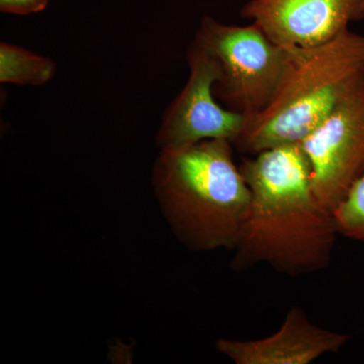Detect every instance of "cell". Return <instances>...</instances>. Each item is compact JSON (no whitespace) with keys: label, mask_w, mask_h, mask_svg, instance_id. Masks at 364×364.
<instances>
[{"label":"cell","mask_w":364,"mask_h":364,"mask_svg":"<svg viewBox=\"0 0 364 364\" xmlns=\"http://www.w3.org/2000/svg\"><path fill=\"white\" fill-rule=\"evenodd\" d=\"M188 59V82L165 114L158 134L160 147L172 149L210 139H226L233 144L246 117L215 102L214 85L221 76L217 61L195 41Z\"/></svg>","instance_id":"6"},{"label":"cell","mask_w":364,"mask_h":364,"mask_svg":"<svg viewBox=\"0 0 364 364\" xmlns=\"http://www.w3.org/2000/svg\"><path fill=\"white\" fill-rule=\"evenodd\" d=\"M301 145L314 193L333 213L364 173V76Z\"/></svg>","instance_id":"5"},{"label":"cell","mask_w":364,"mask_h":364,"mask_svg":"<svg viewBox=\"0 0 364 364\" xmlns=\"http://www.w3.org/2000/svg\"><path fill=\"white\" fill-rule=\"evenodd\" d=\"M350 335L314 324L301 306L287 311L277 332L256 340L220 339L217 350L236 364H309L338 353Z\"/></svg>","instance_id":"8"},{"label":"cell","mask_w":364,"mask_h":364,"mask_svg":"<svg viewBox=\"0 0 364 364\" xmlns=\"http://www.w3.org/2000/svg\"><path fill=\"white\" fill-rule=\"evenodd\" d=\"M233 146L210 139L162 149L155 183L174 231L191 248L236 247L250 189L234 161Z\"/></svg>","instance_id":"2"},{"label":"cell","mask_w":364,"mask_h":364,"mask_svg":"<svg viewBox=\"0 0 364 364\" xmlns=\"http://www.w3.org/2000/svg\"><path fill=\"white\" fill-rule=\"evenodd\" d=\"M239 167L250 203L232 269L267 264L282 274L301 277L329 267L338 230L314 193L310 162L301 144L243 158Z\"/></svg>","instance_id":"1"},{"label":"cell","mask_w":364,"mask_h":364,"mask_svg":"<svg viewBox=\"0 0 364 364\" xmlns=\"http://www.w3.org/2000/svg\"><path fill=\"white\" fill-rule=\"evenodd\" d=\"M332 214L339 235L364 242V173Z\"/></svg>","instance_id":"10"},{"label":"cell","mask_w":364,"mask_h":364,"mask_svg":"<svg viewBox=\"0 0 364 364\" xmlns=\"http://www.w3.org/2000/svg\"><path fill=\"white\" fill-rule=\"evenodd\" d=\"M243 18L282 48H313L364 18V0H249Z\"/></svg>","instance_id":"7"},{"label":"cell","mask_w":364,"mask_h":364,"mask_svg":"<svg viewBox=\"0 0 364 364\" xmlns=\"http://www.w3.org/2000/svg\"><path fill=\"white\" fill-rule=\"evenodd\" d=\"M195 42L219 65L214 93L227 109L246 117L264 111L272 102L286 66V49L255 25L229 26L205 16Z\"/></svg>","instance_id":"4"},{"label":"cell","mask_w":364,"mask_h":364,"mask_svg":"<svg viewBox=\"0 0 364 364\" xmlns=\"http://www.w3.org/2000/svg\"><path fill=\"white\" fill-rule=\"evenodd\" d=\"M56 65L50 58L18 46L0 45V81L20 85H42L54 76Z\"/></svg>","instance_id":"9"},{"label":"cell","mask_w":364,"mask_h":364,"mask_svg":"<svg viewBox=\"0 0 364 364\" xmlns=\"http://www.w3.org/2000/svg\"><path fill=\"white\" fill-rule=\"evenodd\" d=\"M49 2L50 0H0V11L2 13L26 16L44 11Z\"/></svg>","instance_id":"11"},{"label":"cell","mask_w":364,"mask_h":364,"mask_svg":"<svg viewBox=\"0 0 364 364\" xmlns=\"http://www.w3.org/2000/svg\"><path fill=\"white\" fill-rule=\"evenodd\" d=\"M282 80L264 111L233 143L243 154L301 144L364 76V33L348 30L313 48H284Z\"/></svg>","instance_id":"3"}]
</instances>
